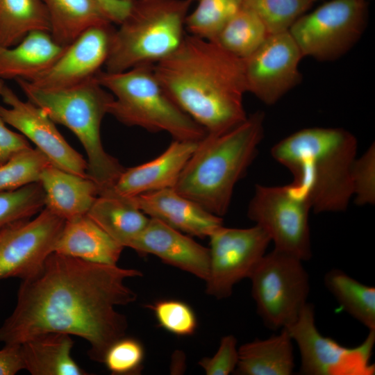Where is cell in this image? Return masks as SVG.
Returning <instances> with one entry per match:
<instances>
[{
  "label": "cell",
  "mask_w": 375,
  "mask_h": 375,
  "mask_svg": "<svg viewBox=\"0 0 375 375\" xmlns=\"http://www.w3.org/2000/svg\"><path fill=\"white\" fill-rule=\"evenodd\" d=\"M142 275L53 252L37 274L22 280L15 308L0 326V342L20 344L53 332L76 335L90 344V358L103 362L110 346L126 336V317L116 307L137 297L126 281Z\"/></svg>",
  "instance_id": "1"
},
{
  "label": "cell",
  "mask_w": 375,
  "mask_h": 375,
  "mask_svg": "<svg viewBox=\"0 0 375 375\" xmlns=\"http://www.w3.org/2000/svg\"><path fill=\"white\" fill-rule=\"evenodd\" d=\"M153 69L170 97L208 134L224 133L247 118L243 59L213 41L185 35Z\"/></svg>",
  "instance_id": "2"
},
{
  "label": "cell",
  "mask_w": 375,
  "mask_h": 375,
  "mask_svg": "<svg viewBox=\"0 0 375 375\" xmlns=\"http://www.w3.org/2000/svg\"><path fill=\"white\" fill-rule=\"evenodd\" d=\"M357 140L341 128H308L276 143L272 156L293 174L315 213L344 211L353 197Z\"/></svg>",
  "instance_id": "3"
},
{
  "label": "cell",
  "mask_w": 375,
  "mask_h": 375,
  "mask_svg": "<svg viewBox=\"0 0 375 375\" xmlns=\"http://www.w3.org/2000/svg\"><path fill=\"white\" fill-rule=\"evenodd\" d=\"M264 114L256 112L234 128L206 134L183 169L174 189L219 217L228 211L233 189L256 157Z\"/></svg>",
  "instance_id": "4"
},
{
  "label": "cell",
  "mask_w": 375,
  "mask_h": 375,
  "mask_svg": "<svg viewBox=\"0 0 375 375\" xmlns=\"http://www.w3.org/2000/svg\"><path fill=\"white\" fill-rule=\"evenodd\" d=\"M15 81L28 101L77 137L88 156V177L98 185L99 194L110 189L125 169L105 151L101 140V122L108 114L112 94L95 77L58 89L38 88L24 79Z\"/></svg>",
  "instance_id": "5"
},
{
  "label": "cell",
  "mask_w": 375,
  "mask_h": 375,
  "mask_svg": "<svg viewBox=\"0 0 375 375\" xmlns=\"http://www.w3.org/2000/svg\"><path fill=\"white\" fill-rule=\"evenodd\" d=\"M94 77L112 94L108 114L119 122L150 132H167L178 140L198 142L206 135L205 128L170 97L153 65L116 73L100 70Z\"/></svg>",
  "instance_id": "6"
},
{
  "label": "cell",
  "mask_w": 375,
  "mask_h": 375,
  "mask_svg": "<svg viewBox=\"0 0 375 375\" xmlns=\"http://www.w3.org/2000/svg\"><path fill=\"white\" fill-rule=\"evenodd\" d=\"M192 0H133L115 30L104 65L108 72L153 65L173 52L185 36Z\"/></svg>",
  "instance_id": "7"
},
{
  "label": "cell",
  "mask_w": 375,
  "mask_h": 375,
  "mask_svg": "<svg viewBox=\"0 0 375 375\" xmlns=\"http://www.w3.org/2000/svg\"><path fill=\"white\" fill-rule=\"evenodd\" d=\"M249 279L257 312L266 327L276 331L295 322L310 292L301 260L274 249L262 258Z\"/></svg>",
  "instance_id": "8"
},
{
  "label": "cell",
  "mask_w": 375,
  "mask_h": 375,
  "mask_svg": "<svg viewBox=\"0 0 375 375\" xmlns=\"http://www.w3.org/2000/svg\"><path fill=\"white\" fill-rule=\"evenodd\" d=\"M310 210L308 197L293 183L256 185L247 215L269 235L274 249L308 261L312 255L308 223Z\"/></svg>",
  "instance_id": "9"
},
{
  "label": "cell",
  "mask_w": 375,
  "mask_h": 375,
  "mask_svg": "<svg viewBox=\"0 0 375 375\" xmlns=\"http://www.w3.org/2000/svg\"><path fill=\"white\" fill-rule=\"evenodd\" d=\"M365 0H331L304 13L288 31L303 56L333 60L348 51L367 24Z\"/></svg>",
  "instance_id": "10"
},
{
  "label": "cell",
  "mask_w": 375,
  "mask_h": 375,
  "mask_svg": "<svg viewBox=\"0 0 375 375\" xmlns=\"http://www.w3.org/2000/svg\"><path fill=\"white\" fill-rule=\"evenodd\" d=\"M299 348L303 375H374L371 362L375 344V330L369 331L364 341L355 347L341 345L318 331L314 306L306 303L299 317L285 328Z\"/></svg>",
  "instance_id": "11"
},
{
  "label": "cell",
  "mask_w": 375,
  "mask_h": 375,
  "mask_svg": "<svg viewBox=\"0 0 375 375\" xmlns=\"http://www.w3.org/2000/svg\"><path fill=\"white\" fill-rule=\"evenodd\" d=\"M210 267L206 293L217 299L229 297L234 286L249 278L265 255L271 240L259 226H222L209 237Z\"/></svg>",
  "instance_id": "12"
},
{
  "label": "cell",
  "mask_w": 375,
  "mask_h": 375,
  "mask_svg": "<svg viewBox=\"0 0 375 375\" xmlns=\"http://www.w3.org/2000/svg\"><path fill=\"white\" fill-rule=\"evenodd\" d=\"M65 222L44 207L35 218L0 229V280L37 274L53 252Z\"/></svg>",
  "instance_id": "13"
},
{
  "label": "cell",
  "mask_w": 375,
  "mask_h": 375,
  "mask_svg": "<svg viewBox=\"0 0 375 375\" xmlns=\"http://www.w3.org/2000/svg\"><path fill=\"white\" fill-rule=\"evenodd\" d=\"M303 55L288 31L269 34L243 58L247 92L267 105L278 101L299 84V63Z\"/></svg>",
  "instance_id": "14"
},
{
  "label": "cell",
  "mask_w": 375,
  "mask_h": 375,
  "mask_svg": "<svg viewBox=\"0 0 375 375\" xmlns=\"http://www.w3.org/2000/svg\"><path fill=\"white\" fill-rule=\"evenodd\" d=\"M0 97L8 107L0 106V115L8 125L31 140L51 165L88 177V162L65 140L56 124L39 107L23 101L6 84Z\"/></svg>",
  "instance_id": "15"
},
{
  "label": "cell",
  "mask_w": 375,
  "mask_h": 375,
  "mask_svg": "<svg viewBox=\"0 0 375 375\" xmlns=\"http://www.w3.org/2000/svg\"><path fill=\"white\" fill-rule=\"evenodd\" d=\"M112 24H103L86 30L65 47L47 70L27 81L38 88L58 89L94 78L108 58L115 30Z\"/></svg>",
  "instance_id": "16"
},
{
  "label": "cell",
  "mask_w": 375,
  "mask_h": 375,
  "mask_svg": "<svg viewBox=\"0 0 375 375\" xmlns=\"http://www.w3.org/2000/svg\"><path fill=\"white\" fill-rule=\"evenodd\" d=\"M128 247L142 255H154L164 262L205 281L208 276L209 248L156 219L150 218Z\"/></svg>",
  "instance_id": "17"
},
{
  "label": "cell",
  "mask_w": 375,
  "mask_h": 375,
  "mask_svg": "<svg viewBox=\"0 0 375 375\" xmlns=\"http://www.w3.org/2000/svg\"><path fill=\"white\" fill-rule=\"evenodd\" d=\"M198 142L174 140L157 158L124 169L114 185L105 191L122 197H133L147 192L174 188Z\"/></svg>",
  "instance_id": "18"
},
{
  "label": "cell",
  "mask_w": 375,
  "mask_h": 375,
  "mask_svg": "<svg viewBox=\"0 0 375 375\" xmlns=\"http://www.w3.org/2000/svg\"><path fill=\"white\" fill-rule=\"evenodd\" d=\"M130 198L149 218L159 220L192 236L208 238L223 226L221 217L207 211L174 188L147 192Z\"/></svg>",
  "instance_id": "19"
},
{
  "label": "cell",
  "mask_w": 375,
  "mask_h": 375,
  "mask_svg": "<svg viewBox=\"0 0 375 375\" xmlns=\"http://www.w3.org/2000/svg\"><path fill=\"white\" fill-rule=\"evenodd\" d=\"M39 182L45 195L44 207L65 221L88 214L99 194L98 185L51 164L42 172Z\"/></svg>",
  "instance_id": "20"
},
{
  "label": "cell",
  "mask_w": 375,
  "mask_h": 375,
  "mask_svg": "<svg viewBox=\"0 0 375 375\" xmlns=\"http://www.w3.org/2000/svg\"><path fill=\"white\" fill-rule=\"evenodd\" d=\"M123 249L85 215L65 221L53 252L91 262L115 265Z\"/></svg>",
  "instance_id": "21"
},
{
  "label": "cell",
  "mask_w": 375,
  "mask_h": 375,
  "mask_svg": "<svg viewBox=\"0 0 375 375\" xmlns=\"http://www.w3.org/2000/svg\"><path fill=\"white\" fill-rule=\"evenodd\" d=\"M65 47L43 31L29 33L15 46L0 45V79L31 81L53 64Z\"/></svg>",
  "instance_id": "22"
},
{
  "label": "cell",
  "mask_w": 375,
  "mask_h": 375,
  "mask_svg": "<svg viewBox=\"0 0 375 375\" xmlns=\"http://www.w3.org/2000/svg\"><path fill=\"white\" fill-rule=\"evenodd\" d=\"M74 342L68 334L47 333L21 345L24 369L32 375H85L72 357Z\"/></svg>",
  "instance_id": "23"
},
{
  "label": "cell",
  "mask_w": 375,
  "mask_h": 375,
  "mask_svg": "<svg viewBox=\"0 0 375 375\" xmlns=\"http://www.w3.org/2000/svg\"><path fill=\"white\" fill-rule=\"evenodd\" d=\"M294 367L292 340L285 328L266 339L238 348L236 374L291 375Z\"/></svg>",
  "instance_id": "24"
},
{
  "label": "cell",
  "mask_w": 375,
  "mask_h": 375,
  "mask_svg": "<svg viewBox=\"0 0 375 375\" xmlns=\"http://www.w3.org/2000/svg\"><path fill=\"white\" fill-rule=\"evenodd\" d=\"M87 215L124 247H128L150 219L131 198L109 191L99 194Z\"/></svg>",
  "instance_id": "25"
},
{
  "label": "cell",
  "mask_w": 375,
  "mask_h": 375,
  "mask_svg": "<svg viewBox=\"0 0 375 375\" xmlns=\"http://www.w3.org/2000/svg\"><path fill=\"white\" fill-rule=\"evenodd\" d=\"M56 42L67 47L86 30L112 23L99 0H42Z\"/></svg>",
  "instance_id": "26"
},
{
  "label": "cell",
  "mask_w": 375,
  "mask_h": 375,
  "mask_svg": "<svg viewBox=\"0 0 375 375\" xmlns=\"http://www.w3.org/2000/svg\"><path fill=\"white\" fill-rule=\"evenodd\" d=\"M35 31H50L42 0H0V45L15 46Z\"/></svg>",
  "instance_id": "27"
},
{
  "label": "cell",
  "mask_w": 375,
  "mask_h": 375,
  "mask_svg": "<svg viewBox=\"0 0 375 375\" xmlns=\"http://www.w3.org/2000/svg\"><path fill=\"white\" fill-rule=\"evenodd\" d=\"M327 290L340 306L369 331L375 330V288L365 285L339 269L324 278Z\"/></svg>",
  "instance_id": "28"
},
{
  "label": "cell",
  "mask_w": 375,
  "mask_h": 375,
  "mask_svg": "<svg viewBox=\"0 0 375 375\" xmlns=\"http://www.w3.org/2000/svg\"><path fill=\"white\" fill-rule=\"evenodd\" d=\"M269 34L260 17L242 6L211 41L243 59L250 56Z\"/></svg>",
  "instance_id": "29"
},
{
  "label": "cell",
  "mask_w": 375,
  "mask_h": 375,
  "mask_svg": "<svg viewBox=\"0 0 375 375\" xmlns=\"http://www.w3.org/2000/svg\"><path fill=\"white\" fill-rule=\"evenodd\" d=\"M197 1L196 8L185 19V28L190 35L208 40H212L242 7V0Z\"/></svg>",
  "instance_id": "30"
},
{
  "label": "cell",
  "mask_w": 375,
  "mask_h": 375,
  "mask_svg": "<svg viewBox=\"0 0 375 375\" xmlns=\"http://www.w3.org/2000/svg\"><path fill=\"white\" fill-rule=\"evenodd\" d=\"M45 206V195L38 181L19 188L0 191V229L38 215Z\"/></svg>",
  "instance_id": "31"
},
{
  "label": "cell",
  "mask_w": 375,
  "mask_h": 375,
  "mask_svg": "<svg viewBox=\"0 0 375 375\" xmlns=\"http://www.w3.org/2000/svg\"><path fill=\"white\" fill-rule=\"evenodd\" d=\"M265 24L269 34L287 31L312 6L311 0H242Z\"/></svg>",
  "instance_id": "32"
},
{
  "label": "cell",
  "mask_w": 375,
  "mask_h": 375,
  "mask_svg": "<svg viewBox=\"0 0 375 375\" xmlns=\"http://www.w3.org/2000/svg\"><path fill=\"white\" fill-rule=\"evenodd\" d=\"M49 164L37 148L23 150L0 165V191L12 190L38 182Z\"/></svg>",
  "instance_id": "33"
},
{
  "label": "cell",
  "mask_w": 375,
  "mask_h": 375,
  "mask_svg": "<svg viewBox=\"0 0 375 375\" xmlns=\"http://www.w3.org/2000/svg\"><path fill=\"white\" fill-rule=\"evenodd\" d=\"M149 308L160 327L170 333L187 336L192 335L197 327L196 315L186 303L176 299H163Z\"/></svg>",
  "instance_id": "34"
},
{
  "label": "cell",
  "mask_w": 375,
  "mask_h": 375,
  "mask_svg": "<svg viewBox=\"0 0 375 375\" xmlns=\"http://www.w3.org/2000/svg\"><path fill=\"white\" fill-rule=\"evenodd\" d=\"M144 358L142 344L136 339L124 336L110 346L103 362L112 374H138L142 369Z\"/></svg>",
  "instance_id": "35"
},
{
  "label": "cell",
  "mask_w": 375,
  "mask_h": 375,
  "mask_svg": "<svg viewBox=\"0 0 375 375\" xmlns=\"http://www.w3.org/2000/svg\"><path fill=\"white\" fill-rule=\"evenodd\" d=\"M353 196L357 205L375 203L374 143L360 158H356L351 173Z\"/></svg>",
  "instance_id": "36"
},
{
  "label": "cell",
  "mask_w": 375,
  "mask_h": 375,
  "mask_svg": "<svg viewBox=\"0 0 375 375\" xmlns=\"http://www.w3.org/2000/svg\"><path fill=\"white\" fill-rule=\"evenodd\" d=\"M238 362L237 339L233 335H227L221 339L213 356L203 358L199 365L207 375H228L234 372Z\"/></svg>",
  "instance_id": "37"
},
{
  "label": "cell",
  "mask_w": 375,
  "mask_h": 375,
  "mask_svg": "<svg viewBox=\"0 0 375 375\" xmlns=\"http://www.w3.org/2000/svg\"><path fill=\"white\" fill-rule=\"evenodd\" d=\"M5 84L0 79V93ZM0 115V165L23 150L31 148L28 140L21 133L9 129Z\"/></svg>",
  "instance_id": "38"
},
{
  "label": "cell",
  "mask_w": 375,
  "mask_h": 375,
  "mask_svg": "<svg viewBox=\"0 0 375 375\" xmlns=\"http://www.w3.org/2000/svg\"><path fill=\"white\" fill-rule=\"evenodd\" d=\"M24 369L21 345L6 344L0 349V375H15Z\"/></svg>",
  "instance_id": "39"
},
{
  "label": "cell",
  "mask_w": 375,
  "mask_h": 375,
  "mask_svg": "<svg viewBox=\"0 0 375 375\" xmlns=\"http://www.w3.org/2000/svg\"><path fill=\"white\" fill-rule=\"evenodd\" d=\"M112 23L119 24L128 14L133 0H99Z\"/></svg>",
  "instance_id": "40"
},
{
  "label": "cell",
  "mask_w": 375,
  "mask_h": 375,
  "mask_svg": "<svg viewBox=\"0 0 375 375\" xmlns=\"http://www.w3.org/2000/svg\"><path fill=\"white\" fill-rule=\"evenodd\" d=\"M311 1L314 2V1H315L316 0H311ZM365 1H367V0H365Z\"/></svg>",
  "instance_id": "41"
},
{
  "label": "cell",
  "mask_w": 375,
  "mask_h": 375,
  "mask_svg": "<svg viewBox=\"0 0 375 375\" xmlns=\"http://www.w3.org/2000/svg\"><path fill=\"white\" fill-rule=\"evenodd\" d=\"M192 1H194V0H192Z\"/></svg>",
  "instance_id": "42"
}]
</instances>
